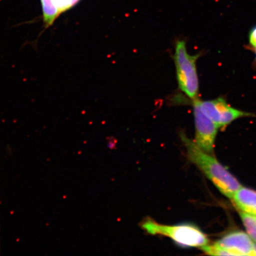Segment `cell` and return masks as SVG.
<instances>
[{
    "instance_id": "8",
    "label": "cell",
    "mask_w": 256,
    "mask_h": 256,
    "mask_svg": "<svg viewBox=\"0 0 256 256\" xmlns=\"http://www.w3.org/2000/svg\"><path fill=\"white\" fill-rule=\"evenodd\" d=\"M234 203L242 212L256 216V192L242 187L232 198Z\"/></svg>"
},
{
    "instance_id": "6",
    "label": "cell",
    "mask_w": 256,
    "mask_h": 256,
    "mask_svg": "<svg viewBox=\"0 0 256 256\" xmlns=\"http://www.w3.org/2000/svg\"><path fill=\"white\" fill-rule=\"evenodd\" d=\"M216 243L232 252L234 256H255V244L249 236L244 232L229 233Z\"/></svg>"
},
{
    "instance_id": "10",
    "label": "cell",
    "mask_w": 256,
    "mask_h": 256,
    "mask_svg": "<svg viewBox=\"0 0 256 256\" xmlns=\"http://www.w3.org/2000/svg\"><path fill=\"white\" fill-rule=\"evenodd\" d=\"M206 254L210 256H234L232 252L220 247L216 243L212 245H206L200 248Z\"/></svg>"
},
{
    "instance_id": "1",
    "label": "cell",
    "mask_w": 256,
    "mask_h": 256,
    "mask_svg": "<svg viewBox=\"0 0 256 256\" xmlns=\"http://www.w3.org/2000/svg\"><path fill=\"white\" fill-rule=\"evenodd\" d=\"M188 158L202 171L222 193L232 200L242 186L238 181L217 161L212 155L202 150L194 140L182 136Z\"/></svg>"
},
{
    "instance_id": "9",
    "label": "cell",
    "mask_w": 256,
    "mask_h": 256,
    "mask_svg": "<svg viewBox=\"0 0 256 256\" xmlns=\"http://www.w3.org/2000/svg\"><path fill=\"white\" fill-rule=\"evenodd\" d=\"M240 215L248 236L256 242V216L242 211L240 212Z\"/></svg>"
},
{
    "instance_id": "7",
    "label": "cell",
    "mask_w": 256,
    "mask_h": 256,
    "mask_svg": "<svg viewBox=\"0 0 256 256\" xmlns=\"http://www.w3.org/2000/svg\"><path fill=\"white\" fill-rule=\"evenodd\" d=\"M44 30L49 28L64 12L78 4L80 0H40Z\"/></svg>"
},
{
    "instance_id": "4",
    "label": "cell",
    "mask_w": 256,
    "mask_h": 256,
    "mask_svg": "<svg viewBox=\"0 0 256 256\" xmlns=\"http://www.w3.org/2000/svg\"><path fill=\"white\" fill-rule=\"evenodd\" d=\"M196 100L203 113L219 128L228 126L240 118L256 117L254 114L240 110L232 106L223 98L204 101L198 98Z\"/></svg>"
},
{
    "instance_id": "2",
    "label": "cell",
    "mask_w": 256,
    "mask_h": 256,
    "mask_svg": "<svg viewBox=\"0 0 256 256\" xmlns=\"http://www.w3.org/2000/svg\"><path fill=\"white\" fill-rule=\"evenodd\" d=\"M142 228L151 235L167 236L180 247L201 248L208 244V239L201 230L190 224L163 225L152 219H146Z\"/></svg>"
},
{
    "instance_id": "3",
    "label": "cell",
    "mask_w": 256,
    "mask_h": 256,
    "mask_svg": "<svg viewBox=\"0 0 256 256\" xmlns=\"http://www.w3.org/2000/svg\"><path fill=\"white\" fill-rule=\"evenodd\" d=\"M200 56V54L194 56L188 54L184 40L176 42L174 62L178 87L192 100L198 98L199 94L196 62Z\"/></svg>"
},
{
    "instance_id": "12",
    "label": "cell",
    "mask_w": 256,
    "mask_h": 256,
    "mask_svg": "<svg viewBox=\"0 0 256 256\" xmlns=\"http://www.w3.org/2000/svg\"><path fill=\"white\" fill-rule=\"evenodd\" d=\"M254 51H255V60H254V62L256 64V48H254Z\"/></svg>"
},
{
    "instance_id": "5",
    "label": "cell",
    "mask_w": 256,
    "mask_h": 256,
    "mask_svg": "<svg viewBox=\"0 0 256 256\" xmlns=\"http://www.w3.org/2000/svg\"><path fill=\"white\" fill-rule=\"evenodd\" d=\"M196 99L192 100L196 132L194 142L204 152L212 155L214 144L219 128L203 113Z\"/></svg>"
},
{
    "instance_id": "11",
    "label": "cell",
    "mask_w": 256,
    "mask_h": 256,
    "mask_svg": "<svg viewBox=\"0 0 256 256\" xmlns=\"http://www.w3.org/2000/svg\"><path fill=\"white\" fill-rule=\"evenodd\" d=\"M249 44L252 49L256 48V25L252 28L248 35Z\"/></svg>"
}]
</instances>
